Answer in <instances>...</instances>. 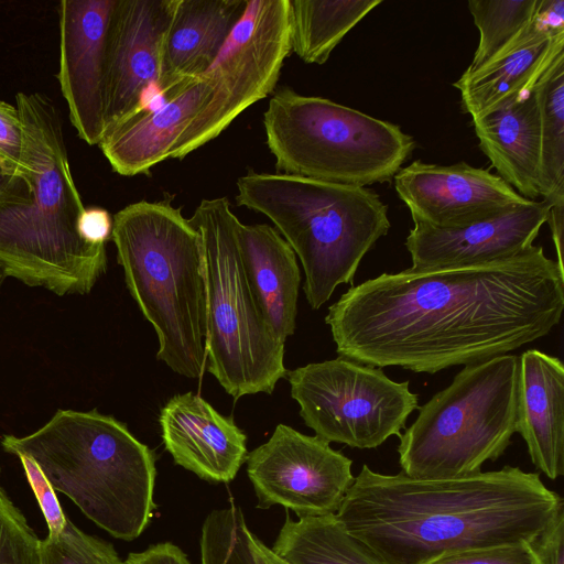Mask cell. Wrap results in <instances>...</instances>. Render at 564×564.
<instances>
[{"mask_svg": "<svg viewBox=\"0 0 564 564\" xmlns=\"http://www.w3.org/2000/svg\"><path fill=\"white\" fill-rule=\"evenodd\" d=\"M246 3L247 0H176L159 80L166 99L209 68Z\"/></svg>", "mask_w": 564, "mask_h": 564, "instance_id": "20", "label": "cell"}, {"mask_svg": "<svg viewBox=\"0 0 564 564\" xmlns=\"http://www.w3.org/2000/svg\"><path fill=\"white\" fill-rule=\"evenodd\" d=\"M381 0H290L291 50L322 65L344 36Z\"/></svg>", "mask_w": 564, "mask_h": 564, "instance_id": "25", "label": "cell"}, {"mask_svg": "<svg viewBox=\"0 0 564 564\" xmlns=\"http://www.w3.org/2000/svg\"><path fill=\"white\" fill-rule=\"evenodd\" d=\"M563 47L564 0H540L532 22L503 55L453 84L463 111L473 119L530 91Z\"/></svg>", "mask_w": 564, "mask_h": 564, "instance_id": "17", "label": "cell"}, {"mask_svg": "<svg viewBox=\"0 0 564 564\" xmlns=\"http://www.w3.org/2000/svg\"><path fill=\"white\" fill-rule=\"evenodd\" d=\"M519 366V356L508 354L465 366L417 408L415 421L399 436L401 471L454 478L497 460L517 433Z\"/></svg>", "mask_w": 564, "mask_h": 564, "instance_id": "8", "label": "cell"}, {"mask_svg": "<svg viewBox=\"0 0 564 564\" xmlns=\"http://www.w3.org/2000/svg\"><path fill=\"white\" fill-rule=\"evenodd\" d=\"M123 564H193L187 555L171 542L150 545L141 552L128 554Z\"/></svg>", "mask_w": 564, "mask_h": 564, "instance_id": "36", "label": "cell"}, {"mask_svg": "<svg viewBox=\"0 0 564 564\" xmlns=\"http://www.w3.org/2000/svg\"><path fill=\"white\" fill-rule=\"evenodd\" d=\"M175 4L176 0H116L106 40L105 134L132 117L142 91L159 84Z\"/></svg>", "mask_w": 564, "mask_h": 564, "instance_id": "13", "label": "cell"}, {"mask_svg": "<svg viewBox=\"0 0 564 564\" xmlns=\"http://www.w3.org/2000/svg\"><path fill=\"white\" fill-rule=\"evenodd\" d=\"M212 95L213 84L202 75L160 108L138 112L111 129L98 145L116 173L149 174L153 166L171 158L180 138Z\"/></svg>", "mask_w": 564, "mask_h": 564, "instance_id": "19", "label": "cell"}, {"mask_svg": "<svg viewBox=\"0 0 564 564\" xmlns=\"http://www.w3.org/2000/svg\"><path fill=\"white\" fill-rule=\"evenodd\" d=\"M199 236L205 288V370L235 400L272 393L285 378L284 343L270 330L248 284L241 223L227 197L203 199L188 218Z\"/></svg>", "mask_w": 564, "mask_h": 564, "instance_id": "7", "label": "cell"}, {"mask_svg": "<svg viewBox=\"0 0 564 564\" xmlns=\"http://www.w3.org/2000/svg\"><path fill=\"white\" fill-rule=\"evenodd\" d=\"M431 564H536L527 544L470 550L447 555Z\"/></svg>", "mask_w": 564, "mask_h": 564, "instance_id": "33", "label": "cell"}, {"mask_svg": "<svg viewBox=\"0 0 564 564\" xmlns=\"http://www.w3.org/2000/svg\"><path fill=\"white\" fill-rule=\"evenodd\" d=\"M24 135L17 106L0 100V166L21 176Z\"/></svg>", "mask_w": 564, "mask_h": 564, "instance_id": "31", "label": "cell"}, {"mask_svg": "<svg viewBox=\"0 0 564 564\" xmlns=\"http://www.w3.org/2000/svg\"><path fill=\"white\" fill-rule=\"evenodd\" d=\"M479 148L508 185L536 200L541 188V124L532 91L473 118Z\"/></svg>", "mask_w": 564, "mask_h": 564, "instance_id": "22", "label": "cell"}, {"mask_svg": "<svg viewBox=\"0 0 564 564\" xmlns=\"http://www.w3.org/2000/svg\"><path fill=\"white\" fill-rule=\"evenodd\" d=\"M529 547L536 564H564V511L529 543Z\"/></svg>", "mask_w": 564, "mask_h": 564, "instance_id": "34", "label": "cell"}, {"mask_svg": "<svg viewBox=\"0 0 564 564\" xmlns=\"http://www.w3.org/2000/svg\"><path fill=\"white\" fill-rule=\"evenodd\" d=\"M0 471H1V469H0Z\"/></svg>", "mask_w": 564, "mask_h": 564, "instance_id": "41", "label": "cell"}, {"mask_svg": "<svg viewBox=\"0 0 564 564\" xmlns=\"http://www.w3.org/2000/svg\"><path fill=\"white\" fill-rule=\"evenodd\" d=\"M278 173L365 186L390 181L415 149L398 124L281 87L263 113Z\"/></svg>", "mask_w": 564, "mask_h": 564, "instance_id": "9", "label": "cell"}, {"mask_svg": "<svg viewBox=\"0 0 564 564\" xmlns=\"http://www.w3.org/2000/svg\"><path fill=\"white\" fill-rule=\"evenodd\" d=\"M552 231V238L556 250V263L562 272L563 265V228H564V204L552 205L547 221Z\"/></svg>", "mask_w": 564, "mask_h": 564, "instance_id": "37", "label": "cell"}, {"mask_svg": "<svg viewBox=\"0 0 564 564\" xmlns=\"http://www.w3.org/2000/svg\"><path fill=\"white\" fill-rule=\"evenodd\" d=\"M43 564H123L113 545L89 535L67 519L57 534L42 540Z\"/></svg>", "mask_w": 564, "mask_h": 564, "instance_id": "29", "label": "cell"}, {"mask_svg": "<svg viewBox=\"0 0 564 564\" xmlns=\"http://www.w3.org/2000/svg\"><path fill=\"white\" fill-rule=\"evenodd\" d=\"M116 0H62L61 91L78 137L89 145L105 134L106 40Z\"/></svg>", "mask_w": 564, "mask_h": 564, "instance_id": "14", "label": "cell"}, {"mask_svg": "<svg viewBox=\"0 0 564 564\" xmlns=\"http://www.w3.org/2000/svg\"><path fill=\"white\" fill-rule=\"evenodd\" d=\"M24 183V178L14 175L0 166V199L14 192Z\"/></svg>", "mask_w": 564, "mask_h": 564, "instance_id": "38", "label": "cell"}, {"mask_svg": "<svg viewBox=\"0 0 564 564\" xmlns=\"http://www.w3.org/2000/svg\"><path fill=\"white\" fill-rule=\"evenodd\" d=\"M24 183L0 199V262L7 275L55 294H87L107 269L106 246L78 232L85 207L75 185L58 110L40 93L15 96Z\"/></svg>", "mask_w": 564, "mask_h": 564, "instance_id": "3", "label": "cell"}, {"mask_svg": "<svg viewBox=\"0 0 564 564\" xmlns=\"http://www.w3.org/2000/svg\"><path fill=\"white\" fill-rule=\"evenodd\" d=\"M236 200L268 217L299 257L313 310L354 281L365 254L390 229L388 206L365 186L249 170L237 181Z\"/></svg>", "mask_w": 564, "mask_h": 564, "instance_id": "6", "label": "cell"}, {"mask_svg": "<svg viewBox=\"0 0 564 564\" xmlns=\"http://www.w3.org/2000/svg\"><path fill=\"white\" fill-rule=\"evenodd\" d=\"M564 511L538 473L440 478L377 473L366 464L335 513L384 564H431L470 550L527 544Z\"/></svg>", "mask_w": 564, "mask_h": 564, "instance_id": "2", "label": "cell"}, {"mask_svg": "<svg viewBox=\"0 0 564 564\" xmlns=\"http://www.w3.org/2000/svg\"><path fill=\"white\" fill-rule=\"evenodd\" d=\"M112 223L108 210L100 207L85 208L78 220V232L88 243L106 246L111 239Z\"/></svg>", "mask_w": 564, "mask_h": 564, "instance_id": "35", "label": "cell"}, {"mask_svg": "<svg viewBox=\"0 0 564 564\" xmlns=\"http://www.w3.org/2000/svg\"><path fill=\"white\" fill-rule=\"evenodd\" d=\"M519 359L517 432L535 468L554 480L564 474V366L538 349Z\"/></svg>", "mask_w": 564, "mask_h": 564, "instance_id": "21", "label": "cell"}, {"mask_svg": "<svg viewBox=\"0 0 564 564\" xmlns=\"http://www.w3.org/2000/svg\"><path fill=\"white\" fill-rule=\"evenodd\" d=\"M259 547L267 562V564H290L279 555H276L271 547L267 546L261 540H259Z\"/></svg>", "mask_w": 564, "mask_h": 564, "instance_id": "39", "label": "cell"}, {"mask_svg": "<svg viewBox=\"0 0 564 564\" xmlns=\"http://www.w3.org/2000/svg\"><path fill=\"white\" fill-rule=\"evenodd\" d=\"M291 51L290 0H247L242 15L203 74L213 84L212 98L182 134L170 159L183 160L268 97Z\"/></svg>", "mask_w": 564, "mask_h": 564, "instance_id": "11", "label": "cell"}, {"mask_svg": "<svg viewBox=\"0 0 564 564\" xmlns=\"http://www.w3.org/2000/svg\"><path fill=\"white\" fill-rule=\"evenodd\" d=\"M248 284L263 319L282 343L294 334L301 272L290 245L267 224L239 227Z\"/></svg>", "mask_w": 564, "mask_h": 564, "instance_id": "23", "label": "cell"}, {"mask_svg": "<svg viewBox=\"0 0 564 564\" xmlns=\"http://www.w3.org/2000/svg\"><path fill=\"white\" fill-rule=\"evenodd\" d=\"M541 124L542 198L564 204V51L560 52L532 87Z\"/></svg>", "mask_w": 564, "mask_h": 564, "instance_id": "26", "label": "cell"}, {"mask_svg": "<svg viewBox=\"0 0 564 564\" xmlns=\"http://www.w3.org/2000/svg\"><path fill=\"white\" fill-rule=\"evenodd\" d=\"M7 276H8L7 271L3 267V264L0 262V289H1V285Z\"/></svg>", "mask_w": 564, "mask_h": 564, "instance_id": "40", "label": "cell"}, {"mask_svg": "<svg viewBox=\"0 0 564 564\" xmlns=\"http://www.w3.org/2000/svg\"><path fill=\"white\" fill-rule=\"evenodd\" d=\"M128 290L158 339L156 358L196 379L205 371V288L197 230L170 200H140L112 217Z\"/></svg>", "mask_w": 564, "mask_h": 564, "instance_id": "5", "label": "cell"}, {"mask_svg": "<svg viewBox=\"0 0 564 564\" xmlns=\"http://www.w3.org/2000/svg\"><path fill=\"white\" fill-rule=\"evenodd\" d=\"M393 178L413 223L433 227L460 226L529 202L501 177L465 162L440 165L414 161Z\"/></svg>", "mask_w": 564, "mask_h": 564, "instance_id": "15", "label": "cell"}, {"mask_svg": "<svg viewBox=\"0 0 564 564\" xmlns=\"http://www.w3.org/2000/svg\"><path fill=\"white\" fill-rule=\"evenodd\" d=\"M0 564H43L42 540L1 488Z\"/></svg>", "mask_w": 564, "mask_h": 564, "instance_id": "30", "label": "cell"}, {"mask_svg": "<svg viewBox=\"0 0 564 564\" xmlns=\"http://www.w3.org/2000/svg\"><path fill=\"white\" fill-rule=\"evenodd\" d=\"M551 205L529 200L455 227L414 224L405 247L413 269L491 262L524 252L547 221Z\"/></svg>", "mask_w": 564, "mask_h": 564, "instance_id": "16", "label": "cell"}, {"mask_svg": "<svg viewBox=\"0 0 564 564\" xmlns=\"http://www.w3.org/2000/svg\"><path fill=\"white\" fill-rule=\"evenodd\" d=\"M540 0H469L479 44L465 72H476L503 55L532 22Z\"/></svg>", "mask_w": 564, "mask_h": 564, "instance_id": "27", "label": "cell"}, {"mask_svg": "<svg viewBox=\"0 0 564 564\" xmlns=\"http://www.w3.org/2000/svg\"><path fill=\"white\" fill-rule=\"evenodd\" d=\"M246 463L257 507L279 505L299 518L335 514L355 480L350 458L285 424H278Z\"/></svg>", "mask_w": 564, "mask_h": 564, "instance_id": "12", "label": "cell"}, {"mask_svg": "<svg viewBox=\"0 0 564 564\" xmlns=\"http://www.w3.org/2000/svg\"><path fill=\"white\" fill-rule=\"evenodd\" d=\"M259 538L249 529L242 510L231 501L213 510L202 525L200 564H267Z\"/></svg>", "mask_w": 564, "mask_h": 564, "instance_id": "28", "label": "cell"}, {"mask_svg": "<svg viewBox=\"0 0 564 564\" xmlns=\"http://www.w3.org/2000/svg\"><path fill=\"white\" fill-rule=\"evenodd\" d=\"M18 457L20 458L26 479L43 512L48 528V534L59 533L67 518L57 500L55 490L44 477L39 466L29 456L20 454Z\"/></svg>", "mask_w": 564, "mask_h": 564, "instance_id": "32", "label": "cell"}, {"mask_svg": "<svg viewBox=\"0 0 564 564\" xmlns=\"http://www.w3.org/2000/svg\"><path fill=\"white\" fill-rule=\"evenodd\" d=\"M1 445L29 456L55 491L116 539L139 538L154 516V453L111 415L57 410L34 433L3 435Z\"/></svg>", "mask_w": 564, "mask_h": 564, "instance_id": "4", "label": "cell"}, {"mask_svg": "<svg viewBox=\"0 0 564 564\" xmlns=\"http://www.w3.org/2000/svg\"><path fill=\"white\" fill-rule=\"evenodd\" d=\"M271 550L290 564H384L335 514L288 517Z\"/></svg>", "mask_w": 564, "mask_h": 564, "instance_id": "24", "label": "cell"}, {"mask_svg": "<svg viewBox=\"0 0 564 564\" xmlns=\"http://www.w3.org/2000/svg\"><path fill=\"white\" fill-rule=\"evenodd\" d=\"M159 422L174 463L210 482H229L248 456L247 436L231 417L192 392L173 395Z\"/></svg>", "mask_w": 564, "mask_h": 564, "instance_id": "18", "label": "cell"}, {"mask_svg": "<svg viewBox=\"0 0 564 564\" xmlns=\"http://www.w3.org/2000/svg\"><path fill=\"white\" fill-rule=\"evenodd\" d=\"M564 310V272L532 246L491 262L382 273L328 307L340 357L435 373L546 336Z\"/></svg>", "mask_w": 564, "mask_h": 564, "instance_id": "1", "label": "cell"}, {"mask_svg": "<svg viewBox=\"0 0 564 564\" xmlns=\"http://www.w3.org/2000/svg\"><path fill=\"white\" fill-rule=\"evenodd\" d=\"M285 378L304 423L328 443L376 448L400 436L419 408L409 381L340 356L286 371Z\"/></svg>", "mask_w": 564, "mask_h": 564, "instance_id": "10", "label": "cell"}]
</instances>
